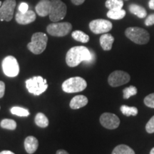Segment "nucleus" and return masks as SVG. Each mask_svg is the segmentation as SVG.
I'll use <instances>...</instances> for the list:
<instances>
[{"label": "nucleus", "instance_id": "f257e3e1", "mask_svg": "<svg viewBox=\"0 0 154 154\" xmlns=\"http://www.w3.org/2000/svg\"><path fill=\"white\" fill-rule=\"evenodd\" d=\"M94 58V54L87 47L77 46L71 48L66 55V64L70 67H75L79 65L82 61L89 62Z\"/></svg>", "mask_w": 154, "mask_h": 154}, {"label": "nucleus", "instance_id": "f03ea898", "mask_svg": "<svg viewBox=\"0 0 154 154\" xmlns=\"http://www.w3.org/2000/svg\"><path fill=\"white\" fill-rule=\"evenodd\" d=\"M48 42L47 34L42 32H36L32 36V41L27 44V48L34 54H40L46 49Z\"/></svg>", "mask_w": 154, "mask_h": 154}, {"label": "nucleus", "instance_id": "7ed1b4c3", "mask_svg": "<svg viewBox=\"0 0 154 154\" xmlns=\"http://www.w3.org/2000/svg\"><path fill=\"white\" fill-rule=\"evenodd\" d=\"M25 83L29 92L34 96L41 95L48 88L47 79H44L40 76H34L29 79Z\"/></svg>", "mask_w": 154, "mask_h": 154}, {"label": "nucleus", "instance_id": "20e7f679", "mask_svg": "<svg viewBox=\"0 0 154 154\" xmlns=\"http://www.w3.org/2000/svg\"><path fill=\"white\" fill-rule=\"evenodd\" d=\"M87 86V83L79 76L69 78L63 82L62 90L66 93H77L84 91Z\"/></svg>", "mask_w": 154, "mask_h": 154}, {"label": "nucleus", "instance_id": "39448f33", "mask_svg": "<svg viewBox=\"0 0 154 154\" xmlns=\"http://www.w3.org/2000/svg\"><path fill=\"white\" fill-rule=\"evenodd\" d=\"M126 37L137 44H146L149 42V33L144 29L128 27L125 32Z\"/></svg>", "mask_w": 154, "mask_h": 154}, {"label": "nucleus", "instance_id": "423d86ee", "mask_svg": "<svg viewBox=\"0 0 154 154\" xmlns=\"http://www.w3.org/2000/svg\"><path fill=\"white\" fill-rule=\"evenodd\" d=\"M51 7L49 19L52 22H58L62 20L66 15V5L61 0H51Z\"/></svg>", "mask_w": 154, "mask_h": 154}, {"label": "nucleus", "instance_id": "0eeeda50", "mask_svg": "<svg viewBox=\"0 0 154 154\" xmlns=\"http://www.w3.org/2000/svg\"><path fill=\"white\" fill-rule=\"evenodd\" d=\"M72 29V25L69 22H54L47 26L48 34L57 37H62L68 34Z\"/></svg>", "mask_w": 154, "mask_h": 154}, {"label": "nucleus", "instance_id": "6e6552de", "mask_svg": "<svg viewBox=\"0 0 154 154\" xmlns=\"http://www.w3.org/2000/svg\"><path fill=\"white\" fill-rule=\"evenodd\" d=\"M3 72L9 77H15L19 73V66L17 59L12 56L5 57L2 61Z\"/></svg>", "mask_w": 154, "mask_h": 154}, {"label": "nucleus", "instance_id": "1a4fd4ad", "mask_svg": "<svg viewBox=\"0 0 154 154\" xmlns=\"http://www.w3.org/2000/svg\"><path fill=\"white\" fill-rule=\"evenodd\" d=\"M112 27V23L106 19H95L89 23L90 29L96 34L108 33L111 30Z\"/></svg>", "mask_w": 154, "mask_h": 154}, {"label": "nucleus", "instance_id": "9d476101", "mask_svg": "<svg viewBox=\"0 0 154 154\" xmlns=\"http://www.w3.org/2000/svg\"><path fill=\"white\" fill-rule=\"evenodd\" d=\"M131 79L130 75L128 73L123 72V71L117 70L111 73L109 75L108 82L109 85L112 87L122 86L129 82Z\"/></svg>", "mask_w": 154, "mask_h": 154}, {"label": "nucleus", "instance_id": "9b49d317", "mask_svg": "<svg viewBox=\"0 0 154 154\" xmlns=\"http://www.w3.org/2000/svg\"><path fill=\"white\" fill-rule=\"evenodd\" d=\"M15 7V0H5L0 7V21L10 22L14 17Z\"/></svg>", "mask_w": 154, "mask_h": 154}, {"label": "nucleus", "instance_id": "f8f14e48", "mask_svg": "<svg viewBox=\"0 0 154 154\" xmlns=\"http://www.w3.org/2000/svg\"><path fill=\"white\" fill-rule=\"evenodd\" d=\"M100 123L108 129H116L120 125V119L113 113H104L100 117Z\"/></svg>", "mask_w": 154, "mask_h": 154}, {"label": "nucleus", "instance_id": "ddd939ff", "mask_svg": "<svg viewBox=\"0 0 154 154\" xmlns=\"http://www.w3.org/2000/svg\"><path fill=\"white\" fill-rule=\"evenodd\" d=\"M15 19L19 24H29L36 20V13L32 10H28L26 12H21L19 11L16 14Z\"/></svg>", "mask_w": 154, "mask_h": 154}, {"label": "nucleus", "instance_id": "4468645a", "mask_svg": "<svg viewBox=\"0 0 154 154\" xmlns=\"http://www.w3.org/2000/svg\"><path fill=\"white\" fill-rule=\"evenodd\" d=\"M51 0H40L36 6L35 10L38 16L44 17L49 15L50 11H51Z\"/></svg>", "mask_w": 154, "mask_h": 154}, {"label": "nucleus", "instance_id": "2eb2a0df", "mask_svg": "<svg viewBox=\"0 0 154 154\" xmlns=\"http://www.w3.org/2000/svg\"><path fill=\"white\" fill-rule=\"evenodd\" d=\"M38 141L37 138L34 136H28L25 138L24 140V149L26 153L29 154H32L35 153L38 149Z\"/></svg>", "mask_w": 154, "mask_h": 154}, {"label": "nucleus", "instance_id": "dca6fc26", "mask_svg": "<svg viewBox=\"0 0 154 154\" xmlns=\"http://www.w3.org/2000/svg\"><path fill=\"white\" fill-rule=\"evenodd\" d=\"M88 103V99L84 95L74 96L70 101V107L72 109H79L86 106Z\"/></svg>", "mask_w": 154, "mask_h": 154}, {"label": "nucleus", "instance_id": "f3484780", "mask_svg": "<svg viewBox=\"0 0 154 154\" xmlns=\"http://www.w3.org/2000/svg\"><path fill=\"white\" fill-rule=\"evenodd\" d=\"M113 42H114V37L110 34L106 33L100 37V44L104 51H109L111 49Z\"/></svg>", "mask_w": 154, "mask_h": 154}, {"label": "nucleus", "instance_id": "a211bd4d", "mask_svg": "<svg viewBox=\"0 0 154 154\" xmlns=\"http://www.w3.org/2000/svg\"><path fill=\"white\" fill-rule=\"evenodd\" d=\"M128 9L131 13L137 16L138 18L143 19L144 17H147V11L144 7L141 6L136 5V4H131L128 7Z\"/></svg>", "mask_w": 154, "mask_h": 154}, {"label": "nucleus", "instance_id": "6ab92c4d", "mask_svg": "<svg viewBox=\"0 0 154 154\" xmlns=\"http://www.w3.org/2000/svg\"><path fill=\"white\" fill-rule=\"evenodd\" d=\"M125 16H126V11L123 9H112L107 12V17L110 19H115V20L122 19Z\"/></svg>", "mask_w": 154, "mask_h": 154}, {"label": "nucleus", "instance_id": "aec40b11", "mask_svg": "<svg viewBox=\"0 0 154 154\" xmlns=\"http://www.w3.org/2000/svg\"><path fill=\"white\" fill-rule=\"evenodd\" d=\"M111 154H135V152L129 146L121 144L117 146L113 150Z\"/></svg>", "mask_w": 154, "mask_h": 154}, {"label": "nucleus", "instance_id": "412c9836", "mask_svg": "<svg viewBox=\"0 0 154 154\" xmlns=\"http://www.w3.org/2000/svg\"><path fill=\"white\" fill-rule=\"evenodd\" d=\"M72 36L74 39L77 42H82V43H87L89 41V36L87 34L82 32V31H74L72 32Z\"/></svg>", "mask_w": 154, "mask_h": 154}, {"label": "nucleus", "instance_id": "4be33fe9", "mask_svg": "<svg viewBox=\"0 0 154 154\" xmlns=\"http://www.w3.org/2000/svg\"><path fill=\"white\" fill-rule=\"evenodd\" d=\"M34 121H35L36 124L41 128H46L49 125V120L47 117L42 113H38L36 115Z\"/></svg>", "mask_w": 154, "mask_h": 154}, {"label": "nucleus", "instance_id": "5701e85b", "mask_svg": "<svg viewBox=\"0 0 154 154\" xmlns=\"http://www.w3.org/2000/svg\"><path fill=\"white\" fill-rule=\"evenodd\" d=\"M106 7L109 9H122L124 6V2L123 0H107L105 3Z\"/></svg>", "mask_w": 154, "mask_h": 154}, {"label": "nucleus", "instance_id": "b1692460", "mask_svg": "<svg viewBox=\"0 0 154 154\" xmlns=\"http://www.w3.org/2000/svg\"><path fill=\"white\" fill-rule=\"evenodd\" d=\"M120 110L121 113L124 115L126 116H135L138 114V109L136 107L123 105L121 106Z\"/></svg>", "mask_w": 154, "mask_h": 154}, {"label": "nucleus", "instance_id": "393cba45", "mask_svg": "<svg viewBox=\"0 0 154 154\" xmlns=\"http://www.w3.org/2000/svg\"><path fill=\"white\" fill-rule=\"evenodd\" d=\"M0 126H1L2 128H5V129L15 130L17 128V123L16 121L12 120V119H5L1 121Z\"/></svg>", "mask_w": 154, "mask_h": 154}, {"label": "nucleus", "instance_id": "a878e982", "mask_svg": "<svg viewBox=\"0 0 154 154\" xmlns=\"http://www.w3.org/2000/svg\"><path fill=\"white\" fill-rule=\"evenodd\" d=\"M11 113L12 114L18 116H29L30 114L29 111L27 109H24V108L22 107H19V106H14L12 107L11 109Z\"/></svg>", "mask_w": 154, "mask_h": 154}, {"label": "nucleus", "instance_id": "bb28decb", "mask_svg": "<svg viewBox=\"0 0 154 154\" xmlns=\"http://www.w3.org/2000/svg\"><path fill=\"white\" fill-rule=\"evenodd\" d=\"M137 88L134 86H130L128 87L124 88L123 90V93H124V99H128L131 96L136 95L137 94Z\"/></svg>", "mask_w": 154, "mask_h": 154}, {"label": "nucleus", "instance_id": "cd10ccee", "mask_svg": "<svg viewBox=\"0 0 154 154\" xmlns=\"http://www.w3.org/2000/svg\"><path fill=\"white\" fill-rule=\"evenodd\" d=\"M144 103L148 107L154 109V93L149 94L144 99Z\"/></svg>", "mask_w": 154, "mask_h": 154}, {"label": "nucleus", "instance_id": "c85d7f7f", "mask_svg": "<svg viewBox=\"0 0 154 154\" xmlns=\"http://www.w3.org/2000/svg\"><path fill=\"white\" fill-rule=\"evenodd\" d=\"M146 130L149 134L154 133V116L148 121L147 124L146 126Z\"/></svg>", "mask_w": 154, "mask_h": 154}, {"label": "nucleus", "instance_id": "c756f323", "mask_svg": "<svg viewBox=\"0 0 154 154\" xmlns=\"http://www.w3.org/2000/svg\"><path fill=\"white\" fill-rule=\"evenodd\" d=\"M146 26H151L154 24V14H151L146 17L145 20Z\"/></svg>", "mask_w": 154, "mask_h": 154}, {"label": "nucleus", "instance_id": "7c9ffc66", "mask_svg": "<svg viewBox=\"0 0 154 154\" xmlns=\"http://www.w3.org/2000/svg\"><path fill=\"white\" fill-rule=\"evenodd\" d=\"M29 10V5L28 4L22 2L19 5V11H21V12H26Z\"/></svg>", "mask_w": 154, "mask_h": 154}, {"label": "nucleus", "instance_id": "2f4dec72", "mask_svg": "<svg viewBox=\"0 0 154 154\" xmlns=\"http://www.w3.org/2000/svg\"><path fill=\"white\" fill-rule=\"evenodd\" d=\"M5 92V84L2 81H0V99L3 97Z\"/></svg>", "mask_w": 154, "mask_h": 154}, {"label": "nucleus", "instance_id": "473e14b6", "mask_svg": "<svg viewBox=\"0 0 154 154\" xmlns=\"http://www.w3.org/2000/svg\"><path fill=\"white\" fill-rule=\"evenodd\" d=\"M71 1H72V2L74 4V5L78 6L82 5V4L85 2V0H71Z\"/></svg>", "mask_w": 154, "mask_h": 154}, {"label": "nucleus", "instance_id": "72a5a7b5", "mask_svg": "<svg viewBox=\"0 0 154 154\" xmlns=\"http://www.w3.org/2000/svg\"><path fill=\"white\" fill-rule=\"evenodd\" d=\"M149 7L150 9L154 10V0H150L149 2Z\"/></svg>", "mask_w": 154, "mask_h": 154}, {"label": "nucleus", "instance_id": "f704fd0d", "mask_svg": "<svg viewBox=\"0 0 154 154\" xmlns=\"http://www.w3.org/2000/svg\"><path fill=\"white\" fill-rule=\"evenodd\" d=\"M56 154H69V153L67 151H65V150L60 149V150H58Z\"/></svg>", "mask_w": 154, "mask_h": 154}, {"label": "nucleus", "instance_id": "c9c22d12", "mask_svg": "<svg viewBox=\"0 0 154 154\" xmlns=\"http://www.w3.org/2000/svg\"><path fill=\"white\" fill-rule=\"evenodd\" d=\"M0 154H15L10 151H3L0 152Z\"/></svg>", "mask_w": 154, "mask_h": 154}, {"label": "nucleus", "instance_id": "e433bc0d", "mask_svg": "<svg viewBox=\"0 0 154 154\" xmlns=\"http://www.w3.org/2000/svg\"><path fill=\"white\" fill-rule=\"evenodd\" d=\"M150 154H154V147L151 150V152H150Z\"/></svg>", "mask_w": 154, "mask_h": 154}, {"label": "nucleus", "instance_id": "4c0bfd02", "mask_svg": "<svg viewBox=\"0 0 154 154\" xmlns=\"http://www.w3.org/2000/svg\"><path fill=\"white\" fill-rule=\"evenodd\" d=\"M2 2L0 1V6H2Z\"/></svg>", "mask_w": 154, "mask_h": 154}, {"label": "nucleus", "instance_id": "58836bf2", "mask_svg": "<svg viewBox=\"0 0 154 154\" xmlns=\"http://www.w3.org/2000/svg\"><path fill=\"white\" fill-rule=\"evenodd\" d=\"M0 109H1V107H0Z\"/></svg>", "mask_w": 154, "mask_h": 154}]
</instances>
